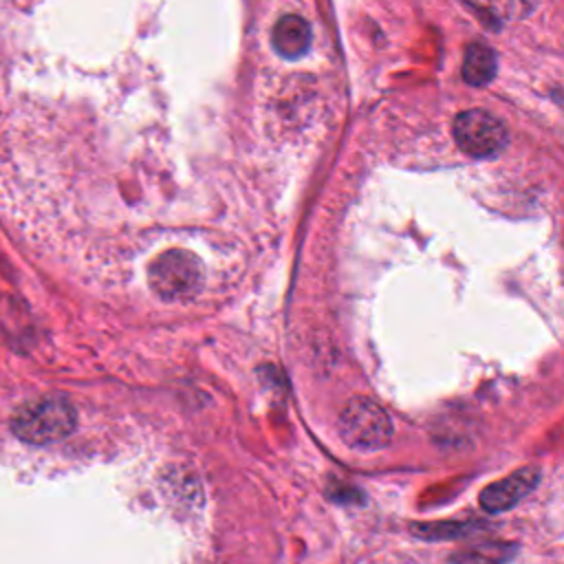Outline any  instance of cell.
I'll return each mask as SVG.
<instances>
[{"mask_svg":"<svg viewBox=\"0 0 564 564\" xmlns=\"http://www.w3.org/2000/svg\"><path fill=\"white\" fill-rule=\"evenodd\" d=\"M77 423L73 403L62 394L40 397L20 405L11 419L13 434L33 445H46L66 438Z\"/></svg>","mask_w":564,"mask_h":564,"instance_id":"cell-1","label":"cell"},{"mask_svg":"<svg viewBox=\"0 0 564 564\" xmlns=\"http://www.w3.org/2000/svg\"><path fill=\"white\" fill-rule=\"evenodd\" d=\"M205 280L200 260L185 249H167L148 267L152 293L165 302L192 300Z\"/></svg>","mask_w":564,"mask_h":564,"instance_id":"cell-2","label":"cell"},{"mask_svg":"<svg viewBox=\"0 0 564 564\" xmlns=\"http://www.w3.org/2000/svg\"><path fill=\"white\" fill-rule=\"evenodd\" d=\"M339 436L357 452H377L392 441L388 412L368 397H352L339 414Z\"/></svg>","mask_w":564,"mask_h":564,"instance_id":"cell-3","label":"cell"},{"mask_svg":"<svg viewBox=\"0 0 564 564\" xmlns=\"http://www.w3.org/2000/svg\"><path fill=\"white\" fill-rule=\"evenodd\" d=\"M454 139L465 154L474 159H494L507 148L509 132L496 115L471 108L456 115Z\"/></svg>","mask_w":564,"mask_h":564,"instance_id":"cell-4","label":"cell"},{"mask_svg":"<svg viewBox=\"0 0 564 564\" xmlns=\"http://www.w3.org/2000/svg\"><path fill=\"white\" fill-rule=\"evenodd\" d=\"M538 482H540V469L529 465L487 485L480 491L478 502L487 513H502L513 509L520 500H524L538 487Z\"/></svg>","mask_w":564,"mask_h":564,"instance_id":"cell-5","label":"cell"},{"mask_svg":"<svg viewBox=\"0 0 564 564\" xmlns=\"http://www.w3.org/2000/svg\"><path fill=\"white\" fill-rule=\"evenodd\" d=\"M271 44L284 59H300L311 46V26L302 15H282L273 31Z\"/></svg>","mask_w":564,"mask_h":564,"instance_id":"cell-6","label":"cell"},{"mask_svg":"<svg viewBox=\"0 0 564 564\" xmlns=\"http://www.w3.org/2000/svg\"><path fill=\"white\" fill-rule=\"evenodd\" d=\"M498 73V59L491 46L474 42L467 46L463 57V79L469 86H487Z\"/></svg>","mask_w":564,"mask_h":564,"instance_id":"cell-7","label":"cell"},{"mask_svg":"<svg viewBox=\"0 0 564 564\" xmlns=\"http://www.w3.org/2000/svg\"><path fill=\"white\" fill-rule=\"evenodd\" d=\"M513 553H516V544L487 540V542L469 544L456 551L449 557V564H507L513 557Z\"/></svg>","mask_w":564,"mask_h":564,"instance_id":"cell-8","label":"cell"},{"mask_svg":"<svg viewBox=\"0 0 564 564\" xmlns=\"http://www.w3.org/2000/svg\"><path fill=\"white\" fill-rule=\"evenodd\" d=\"M476 529L474 522H434V524H412V533H416L423 540H449V538H463L465 533H471Z\"/></svg>","mask_w":564,"mask_h":564,"instance_id":"cell-9","label":"cell"}]
</instances>
